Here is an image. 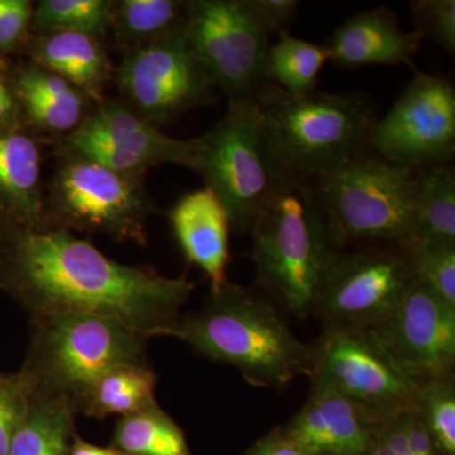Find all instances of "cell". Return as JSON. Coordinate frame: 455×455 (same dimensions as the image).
Listing matches in <instances>:
<instances>
[{"label": "cell", "instance_id": "cell-1", "mask_svg": "<svg viewBox=\"0 0 455 455\" xmlns=\"http://www.w3.org/2000/svg\"><path fill=\"white\" fill-rule=\"evenodd\" d=\"M196 283L123 265L61 228L0 220V290L29 314H88L148 339L181 314Z\"/></svg>", "mask_w": 455, "mask_h": 455}, {"label": "cell", "instance_id": "cell-2", "mask_svg": "<svg viewBox=\"0 0 455 455\" xmlns=\"http://www.w3.org/2000/svg\"><path fill=\"white\" fill-rule=\"evenodd\" d=\"M158 337L178 338L204 358L235 367L254 387H286L309 377L313 366V344L296 337L280 307L229 281L211 290L202 309L180 314Z\"/></svg>", "mask_w": 455, "mask_h": 455}, {"label": "cell", "instance_id": "cell-3", "mask_svg": "<svg viewBox=\"0 0 455 455\" xmlns=\"http://www.w3.org/2000/svg\"><path fill=\"white\" fill-rule=\"evenodd\" d=\"M253 100L283 179L313 187L373 152L379 119L361 92L291 95L267 83Z\"/></svg>", "mask_w": 455, "mask_h": 455}, {"label": "cell", "instance_id": "cell-4", "mask_svg": "<svg viewBox=\"0 0 455 455\" xmlns=\"http://www.w3.org/2000/svg\"><path fill=\"white\" fill-rule=\"evenodd\" d=\"M256 283L280 309L307 319L339 248L310 185L283 179L254 224Z\"/></svg>", "mask_w": 455, "mask_h": 455}, {"label": "cell", "instance_id": "cell-5", "mask_svg": "<svg viewBox=\"0 0 455 455\" xmlns=\"http://www.w3.org/2000/svg\"><path fill=\"white\" fill-rule=\"evenodd\" d=\"M146 335L97 315L74 313L31 316L29 347L22 370L36 391L73 403L103 374L128 364L149 363Z\"/></svg>", "mask_w": 455, "mask_h": 455}, {"label": "cell", "instance_id": "cell-6", "mask_svg": "<svg viewBox=\"0 0 455 455\" xmlns=\"http://www.w3.org/2000/svg\"><path fill=\"white\" fill-rule=\"evenodd\" d=\"M415 170L372 152L313 185L334 244L403 248L414 241Z\"/></svg>", "mask_w": 455, "mask_h": 455}, {"label": "cell", "instance_id": "cell-7", "mask_svg": "<svg viewBox=\"0 0 455 455\" xmlns=\"http://www.w3.org/2000/svg\"><path fill=\"white\" fill-rule=\"evenodd\" d=\"M190 169L220 197L232 230L251 235L283 180L253 99L228 101L224 118L196 137Z\"/></svg>", "mask_w": 455, "mask_h": 455}, {"label": "cell", "instance_id": "cell-8", "mask_svg": "<svg viewBox=\"0 0 455 455\" xmlns=\"http://www.w3.org/2000/svg\"><path fill=\"white\" fill-rule=\"evenodd\" d=\"M46 227L104 235L147 245V223L157 214L145 176L127 175L80 158H57L44 188Z\"/></svg>", "mask_w": 455, "mask_h": 455}, {"label": "cell", "instance_id": "cell-9", "mask_svg": "<svg viewBox=\"0 0 455 455\" xmlns=\"http://www.w3.org/2000/svg\"><path fill=\"white\" fill-rule=\"evenodd\" d=\"M313 347L310 390L339 394L383 423L415 410L420 385L398 367L371 329L324 326Z\"/></svg>", "mask_w": 455, "mask_h": 455}, {"label": "cell", "instance_id": "cell-10", "mask_svg": "<svg viewBox=\"0 0 455 455\" xmlns=\"http://www.w3.org/2000/svg\"><path fill=\"white\" fill-rule=\"evenodd\" d=\"M185 37L215 89L228 101L253 99L267 84L268 35L245 0H188Z\"/></svg>", "mask_w": 455, "mask_h": 455}, {"label": "cell", "instance_id": "cell-11", "mask_svg": "<svg viewBox=\"0 0 455 455\" xmlns=\"http://www.w3.org/2000/svg\"><path fill=\"white\" fill-rule=\"evenodd\" d=\"M113 82L122 100L156 130L217 101L184 31L122 53Z\"/></svg>", "mask_w": 455, "mask_h": 455}, {"label": "cell", "instance_id": "cell-12", "mask_svg": "<svg viewBox=\"0 0 455 455\" xmlns=\"http://www.w3.org/2000/svg\"><path fill=\"white\" fill-rule=\"evenodd\" d=\"M51 145L57 158H80L127 175L146 176L164 164L190 169L196 139L166 136L121 98H106L76 130Z\"/></svg>", "mask_w": 455, "mask_h": 455}, {"label": "cell", "instance_id": "cell-13", "mask_svg": "<svg viewBox=\"0 0 455 455\" xmlns=\"http://www.w3.org/2000/svg\"><path fill=\"white\" fill-rule=\"evenodd\" d=\"M414 278L403 248L340 251L320 291L314 315L324 326L377 328L396 307Z\"/></svg>", "mask_w": 455, "mask_h": 455}, {"label": "cell", "instance_id": "cell-14", "mask_svg": "<svg viewBox=\"0 0 455 455\" xmlns=\"http://www.w3.org/2000/svg\"><path fill=\"white\" fill-rule=\"evenodd\" d=\"M373 154L409 169L451 163L455 155V90L448 80L418 71L396 103L377 121Z\"/></svg>", "mask_w": 455, "mask_h": 455}, {"label": "cell", "instance_id": "cell-15", "mask_svg": "<svg viewBox=\"0 0 455 455\" xmlns=\"http://www.w3.org/2000/svg\"><path fill=\"white\" fill-rule=\"evenodd\" d=\"M371 331L419 385L454 374L455 307L416 278L390 315Z\"/></svg>", "mask_w": 455, "mask_h": 455}, {"label": "cell", "instance_id": "cell-16", "mask_svg": "<svg viewBox=\"0 0 455 455\" xmlns=\"http://www.w3.org/2000/svg\"><path fill=\"white\" fill-rule=\"evenodd\" d=\"M382 424L349 398L310 390L300 411L281 429L310 455H366Z\"/></svg>", "mask_w": 455, "mask_h": 455}, {"label": "cell", "instance_id": "cell-17", "mask_svg": "<svg viewBox=\"0 0 455 455\" xmlns=\"http://www.w3.org/2000/svg\"><path fill=\"white\" fill-rule=\"evenodd\" d=\"M11 76L25 128L40 140L52 143L61 139L94 110V101L85 92L28 60L12 64Z\"/></svg>", "mask_w": 455, "mask_h": 455}, {"label": "cell", "instance_id": "cell-18", "mask_svg": "<svg viewBox=\"0 0 455 455\" xmlns=\"http://www.w3.org/2000/svg\"><path fill=\"white\" fill-rule=\"evenodd\" d=\"M414 31L401 28L396 13L377 7L347 18L325 44L329 60L338 68H359L372 65H414L420 49Z\"/></svg>", "mask_w": 455, "mask_h": 455}, {"label": "cell", "instance_id": "cell-19", "mask_svg": "<svg viewBox=\"0 0 455 455\" xmlns=\"http://www.w3.org/2000/svg\"><path fill=\"white\" fill-rule=\"evenodd\" d=\"M171 228L188 263L202 269L211 290L228 283L229 263V215L211 188L191 191L169 212Z\"/></svg>", "mask_w": 455, "mask_h": 455}, {"label": "cell", "instance_id": "cell-20", "mask_svg": "<svg viewBox=\"0 0 455 455\" xmlns=\"http://www.w3.org/2000/svg\"><path fill=\"white\" fill-rule=\"evenodd\" d=\"M42 140L27 130H0V220L46 227Z\"/></svg>", "mask_w": 455, "mask_h": 455}, {"label": "cell", "instance_id": "cell-21", "mask_svg": "<svg viewBox=\"0 0 455 455\" xmlns=\"http://www.w3.org/2000/svg\"><path fill=\"white\" fill-rule=\"evenodd\" d=\"M22 56L33 64L64 77L85 92L95 106L106 99L114 66L106 42L73 32L33 35Z\"/></svg>", "mask_w": 455, "mask_h": 455}, {"label": "cell", "instance_id": "cell-22", "mask_svg": "<svg viewBox=\"0 0 455 455\" xmlns=\"http://www.w3.org/2000/svg\"><path fill=\"white\" fill-rule=\"evenodd\" d=\"M157 374L149 363L128 364L114 368L98 379L74 403L76 414L103 419L134 414L157 403Z\"/></svg>", "mask_w": 455, "mask_h": 455}, {"label": "cell", "instance_id": "cell-23", "mask_svg": "<svg viewBox=\"0 0 455 455\" xmlns=\"http://www.w3.org/2000/svg\"><path fill=\"white\" fill-rule=\"evenodd\" d=\"M75 416L68 398L36 391L8 455H68Z\"/></svg>", "mask_w": 455, "mask_h": 455}, {"label": "cell", "instance_id": "cell-24", "mask_svg": "<svg viewBox=\"0 0 455 455\" xmlns=\"http://www.w3.org/2000/svg\"><path fill=\"white\" fill-rule=\"evenodd\" d=\"M184 23L182 0H113L108 40L124 53L182 31Z\"/></svg>", "mask_w": 455, "mask_h": 455}, {"label": "cell", "instance_id": "cell-25", "mask_svg": "<svg viewBox=\"0 0 455 455\" xmlns=\"http://www.w3.org/2000/svg\"><path fill=\"white\" fill-rule=\"evenodd\" d=\"M412 233L415 239L455 243V171L451 163L415 170Z\"/></svg>", "mask_w": 455, "mask_h": 455}, {"label": "cell", "instance_id": "cell-26", "mask_svg": "<svg viewBox=\"0 0 455 455\" xmlns=\"http://www.w3.org/2000/svg\"><path fill=\"white\" fill-rule=\"evenodd\" d=\"M110 445L125 455H193L184 430L157 403L119 419Z\"/></svg>", "mask_w": 455, "mask_h": 455}, {"label": "cell", "instance_id": "cell-27", "mask_svg": "<svg viewBox=\"0 0 455 455\" xmlns=\"http://www.w3.org/2000/svg\"><path fill=\"white\" fill-rule=\"evenodd\" d=\"M329 61L325 44L293 37L281 32L280 40L269 47L266 80L287 94L307 95L316 92L319 75Z\"/></svg>", "mask_w": 455, "mask_h": 455}, {"label": "cell", "instance_id": "cell-28", "mask_svg": "<svg viewBox=\"0 0 455 455\" xmlns=\"http://www.w3.org/2000/svg\"><path fill=\"white\" fill-rule=\"evenodd\" d=\"M112 9L113 0H41L33 11L32 33L73 32L106 42Z\"/></svg>", "mask_w": 455, "mask_h": 455}, {"label": "cell", "instance_id": "cell-29", "mask_svg": "<svg viewBox=\"0 0 455 455\" xmlns=\"http://www.w3.org/2000/svg\"><path fill=\"white\" fill-rule=\"evenodd\" d=\"M415 411L439 455H455V377L420 383Z\"/></svg>", "mask_w": 455, "mask_h": 455}, {"label": "cell", "instance_id": "cell-30", "mask_svg": "<svg viewBox=\"0 0 455 455\" xmlns=\"http://www.w3.org/2000/svg\"><path fill=\"white\" fill-rule=\"evenodd\" d=\"M403 251L416 280L455 307V243L415 239Z\"/></svg>", "mask_w": 455, "mask_h": 455}, {"label": "cell", "instance_id": "cell-31", "mask_svg": "<svg viewBox=\"0 0 455 455\" xmlns=\"http://www.w3.org/2000/svg\"><path fill=\"white\" fill-rule=\"evenodd\" d=\"M36 388L35 379L22 368L14 373H0V455L9 454Z\"/></svg>", "mask_w": 455, "mask_h": 455}, {"label": "cell", "instance_id": "cell-32", "mask_svg": "<svg viewBox=\"0 0 455 455\" xmlns=\"http://www.w3.org/2000/svg\"><path fill=\"white\" fill-rule=\"evenodd\" d=\"M414 32L421 41L429 40L449 53L455 52L454 0H415L410 3Z\"/></svg>", "mask_w": 455, "mask_h": 455}, {"label": "cell", "instance_id": "cell-33", "mask_svg": "<svg viewBox=\"0 0 455 455\" xmlns=\"http://www.w3.org/2000/svg\"><path fill=\"white\" fill-rule=\"evenodd\" d=\"M31 0H0V57L22 55L32 36Z\"/></svg>", "mask_w": 455, "mask_h": 455}, {"label": "cell", "instance_id": "cell-34", "mask_svg": "<svg viewBox=\"0 0 455 455\" xmlns=\"http://www.w3.org/2000/svg\"><path fill=\"white\" fill-rule=\"evenodd\" d=\"M245 3L257 22L269 36L289 32L299 9L296 0H245Z\"/></svg>", "mask_w": 455, "mask_h": 455}, {"label": "cell", "instance_id": "cell-35", "mask_svg": "<svg viewBox=\"0 0 455 455\" xmlns=\"http://www.w3.org/2000/svg\"><path fill=\"white\" fill-rule=\"evenodd\" d=\"M11 68L9 60H0V130H26Z\"/></svg>", "mask_w": 455, "mask_h": 455}, {"label": "cell", "instance_id": "cell-36", "mask_svg": "<svg viewBox=\"0 0 455 455\" xmlns=\"http://www.w3.org/2000/svg\"><path fill=\"white\" fill-rule=\"evenodd\" d=\"M242 455H310L300 445L284 435L281 427L272 430L267 435L247 449Z\"/></svg>", "mask_w": 455, "mask_h": 455}, {"label": "cell", "instance_id": "cell-37", "mask_svg": "<svg viewBox=\"0 0 455 455\" xmlns=\"http://www.w3.org/2000/svg\"><path fill=\"white\" fill-rule=\"evenodd\" d=\"M403 427L411 455H439L433 439L415 410L403 414Z\"/></svg>", "mask_w": 455, "mask_h": 455}, {"label": "cell", "instance_id": "cell-38", "mask_svg": "<svg viewBox=\"0 0 455 455\" xmlns=\"http://www.w3.org/2000/svg\"><path fill=\"white\" fill-rule=\"evenodd\" d=\"M68 455H125L121 451L110 445V447H99L80 438L75 434L73 442H71L70 451Z\"/></svg>", "mask_w": 455, "mask_h": 455}, {"label": "cell", "instance_id": "cell-39", "mask_svg": "<svg viewBox=\"0 0 455 455\" xmlns=\"http://www.w3.org/2000/svg\"><path fill=\"white\" fill-rule=\"evenodd\" d=\"M366 455H396L394 449L388 444L387 440L382 435L381 427H379V433H377L376 438L368 449Z\"/></svg>", "mask_w": 455, "mask_h": 455}, {"label": "cell", "instance_id": "cell-40", "mask_svg": "<svg viewBox=\"0 0 455 455\" xmlns=\"http://www.w3.org/2000/svg\"><path fill=\"white\" fill-rule=\"evenodd\" d=\"M0 60H5V59H2V57H0Z\"/></svg>", "mask_w": 455, "mask_h": 455}]
</instances>
